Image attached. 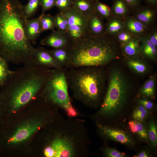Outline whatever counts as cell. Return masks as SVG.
I'll list each match as a JSON object with an SVG mask.
<instances>
[{"instance_id":"52a82bcc","label":"cell","mask_w":157,"mask_h":157,"mask_svg":"<svg viewBox=\"0 0 157 157\" xmlns=\"http://www.w3.org/2000/svg\"><path fill=\"white\" fill-rule=\"evenodd\" d=\"M130 88L121 70L114 69L110 74L108 85L99 110L89 116L96 124L108 125L111 120L121 114L126 104Z\"/></svg>"},{"instance_id":"1f68e13d","label":"cell","mask_w":157,"mask_h":157,"mask_svg":"<svg viewBox=\"0 0 157 157\" xmlns=\"http://www.w3.org/2000/svg\"><path fill=\"white\" fill-rule=\"evenodd\" d=\"M13 71L10 70L8 64L3 60H0V85L8 78Z\"/></svg>"},{"instance_id":"836d02e7","label":"cell","mask_w":157,"mask_h":157,"mask_svg":"<svg viewBox=\"0 0 157 157\" xmlns=\"http://www.w3.org/2000/svg\"><path fill=\"white\" fill-rule=\"evenodd\" d=\"M121 47L130 41L134 37L129 32L124 30L115 36Z\"/></svg>"},{"instance_id":"8d00e7d4","label":"cell","mask_w":157,"mask_h":157,"mask_svg":"<svg viewBox=\"0 0 157 157\" xmlns=\"http://www.w3.org/2000/svg\"><path fill=\"white\" fill-rule=\"evenodd\" d=\"M151 41L156 47L157 46V31L156 28H150L147 33Z\"/></svg>"},{"instance_id":"d6a6232c","label":"cell","mask_w":157,"mask_h":157,"mask_svg":"<svg viewBox=\"0 0 157 157\" xmlns=\"http://www.w3.org/2000/svg\"><path fill=\"white\" fill-rule=\"evenodd\" d=\"M103 155L107 157H124L126 154L124 152L110 147L104 146L101 148Z\"/></svg>"},{"instance_id":"8fae6325","label":"cell","mask_w":157,"mask_h":157,"mask_svg":"<svg viewBox=\"0 0 157 157\" xmlns=\"http://www.w3.org/2000/svg\"><path fill=\"white\" fill-rule=\"evenodd\" d=\"M32 63L47 69L62 68L56 63L49 50L42 47L35 48Z\"/></svg>"},{"instance_id":"e0dca14e","label":"cell","mask_w":157,"mask_h":157,"mask_svg":"<svg viewBox=\"0 0 157 157\" xmlns=\"http://www.w3.org/2000/svg\"><path fill=\"white\" fill-rule=\"evenodd\" d=\"M40 17L30 19L26 22L25 31L28 39L33 44H36V40L42 32L40 25Z\"/></svg>"},{"instance_id":"74e56055","label":"cell","mask_w":157,"mask_h":157,"mask_svg":"<svg viewBox=\"0 0 157 157\" xmlns=\"http://www.w3.org/2000/svg\"><path fill=\"white\" fill-rule=\"evenodd\" d=\"M138 103L148 111L151 110L154 108L153 103L148 99L144 98L140 99L138 100Z\"/></svg>"},{"instance_id":"277c9868","label":"cell","mask_w":157,"mask_h":157,"mask_svg":"<svg viewBox=\"0 0 157 157\" xmlns=\"http://www.w3.org/2000/svg\"><path fill=\"white\" fill-rule=\"evenodd\" d=\"M23 7L18 0H0V55L8 64L32 63L35 48L25 34Z\"/></svg>"},{"instance_id":"ac0fdd59","label":"cell","mask_w":157,"mask_h":157,"mask_svg":"<svg viewBox=\"0 0 157 157\" xmlns=\"http://www.w3.org/2000/svg\"><path fill=\"white\" fill-rule=\"evenodd\" d=\"M140 55L150 60L156 59L157 47L151 42L147 33L140 37Z\"/></svg>"},{"instance_id":"3957f363","label":"cell","mask_w":157,"mask_h":157,"mask_svg":"<svg viewBox=\"0 0 157 157\" xmlns=\"http://www.w3.org/2000/svg\"><path fill=\"white\" fill-rule=\"evenodd\" d=\"M51 69L31 63L12 71L0 85V124L9 121L37 97Z\"/></svg>"},{"instance_id":"5b68a950","label":"cell","mask_w":157,"mask_h":157,"mask_svg":"<svg viewBox=\"0 0 157 157\" xmlns=\"http://www.w3.org/2000/svg\"><path fill=\"white\" fill-rule=\"evenodd\" d=\"M102 67L66 69L69 88L73 98L90 108L99 109L105 94L106 73Z\"/></svg>"},{"instance_id":"7c38bea8","label":"cell","mask_w":157,"mask_h":157,"mask_svg":"<svg viewBox=\"0 0 157 157\" xmlns=\"http://www.w3.org/2000/svg\"><path fill=\"white\" fill-rule=\"evenodd\" d=\"M40 42L42 45L58 48L69 46L71 41L66 33L55 30Z\"/></svg>"},{"instance_id":"d6986e66","label":"cell","mask_w":157,"mask_h":157,"mask_svg":"<svg viewBox=\"0 0 157 157\" xmlns=\"http://www.w3.org/2000/svg\"><path fill=\"white\" fill-rule=\"evenodd\" d=\"M124 30V19L113 16L105 24V35L115 36Z\"/></svg>"},{"instance_id":"4316f807","label":"cell","mask_w":157,"mask_h":157,"mask_svg":"<svg viewBox=\"0 0 157 157\" xmlns=\"http://www.w3.org/2000/svg\"><path fill=\"white\" fill-rule=\"evenodd\" d=\"M147 129L148 140L151 146L156 148L157 145V127L156 122L153 119L149 120Z\"/></svg>"},{"instance_id":"8992f818","label":"cell","mask_w":157,"mask_h":157,"mask_svg":"<svg viewBox=\"0 0 157 157\" xmlns=\"http://www.w3.org/2000/svg\"><path fill=\"white\" fill-rule=\"evenodd\" d=\"M105 35H89L69 46L71 58L67 69L73 68L103 67L115 58L117 50L113 40Z\"/></svg>"},{"instance_id":"f6af8a7d","label":"cell","mask_w":157,"mask_h":157,"mask_svg":"<svg viewBox=\"0 0 157 157\" xmlns=\"http://www.w3.org/2000/svg\"><path fill=\"white\" fill-rule=\"evenodd\" d=\"M28 1L29 0H27Z\"/></svg>"},{"instance_id":"9a60e30c","label":"cell","mask_w":157,"mask_h":157,"mask_svg":"<svg viewBox=\"0 0 157 157\" xmlns=\"http://www.w3.org/2000/svg\"><path fill=\"white\" fill-rule=\"evenodd\" d=\"M156 8L155 7L148 5L144 6H140L134 11L135 13L133 17L150 28V27L153 23L156 18Z\"/></svg>"},{"instance_id":"f35d334b","label":"cell","mask_w":157,"mask_h":157,"mask_svg":"<svg viewBox=\"0 0 157 157\" xmlns=\"http://www.w3.org/2000/svg\"><path fill=\"white\" fill-rule=\"evenodd\" d=\"M132 10L134 11L140 7L141 0H124Z\"/></svg>"},{"instance_id":"44dd1931","label":"cell","mask_w":157,"mask_h":157,"mask_svg":"<svg viewBox=\"0 0 157 157\" xmlns=\"http://www.w3.org/2000/svg\"><path fill=\"white\" fill-rule=\"evenodd\" d=\"M156 78L151 76L144 83L140 89L139 95L147 99H154L155 97Z\"/></svg>"},{"instance_id":"d590c367","label":"cell","mask_w":157,"mask_h":157,"mask_svg":"<svg viewBox=\"0 0 157 157\" xmlns=\"http://www.w3.org/2000/svg\"><path fill=\"white\" fill-rule=\"evenodd\" d=\"M56 0H40V6H41L43 15L47 10L55 6Z\"/></svg>"},{"instance_id":"83f0119b","label":"cell","mask_w":157,"mask_h":157,"mask_svg":"<svg viewBox=\"0 0 157 157\" xmlns=\"http://www.w3.org/2000/svg\"><path fill=\"white\" fill-rule=\"evenodd\" d=\"M27 3L23 5L24 14L29 19L36 12L40 6V0H29Z\"/></svg>"},{"instance_id":"484cf974","label":"cell","mask_w":157,"mask_h":157,"mask_svg":"<svg viewBox=\"0 0 157 157\" xmlns=\"http://www.w3.org/2000/svg\"><path fill=\"white\" fill-rule=\"evenodd\" d=\"M94 10L103 19L108 20L113 16L111 8L100 1L95 2Z\"/></svg>"},{"instance_id":"ab89813d","label":"cell","mask_w":157,"mask_h":157,"mask_svg":"<svg viewBox=\"0 0 157 157\" xmlns=\"http://www.w3.org/2000/svg\"><path fill=\"white\" fill-rule=\"evenodd\" d=\"M150 154L146 150H142L134 156V157H149Z\"/></svg>"},{"instance_id":"5bb4252c","label":"cell","mask_w":157,"mask_h":157,"mask_svg":"<svg viewBox=\"0 0 157 157\" xmlns=\"http://www.w3.org/2000/svg\"><path fill=\"white\" fill-rule=\"evenodd\" d=\"M150 28L133 16L128 15L124 18V30L134 37H140L147 34Z\"/></svg>"},{"instance_id":"cb8c5ba5","label":"cell","mask_w":157,"mask_h":157,"mask_svg":"<svg viewBox=\"0 0 157 157\" xmlns=\"http://www.w3.org/2000/svg\"><path fill=\"white\" fill-rule=\"evenodd\" d=\"M111 9L114 16L124 19L131 10L124 0H113Z\"/></svg>"},{"instance_id":"b9f144b4","label":"cell","mask_w":157,"mask_h":157,"mask_svg":"<svg viewBox=\"0 0 157 157\" xmlns=\"http://www.w3.org/2000/svg\"><path fill=\"white\" fill-rule=\"evenodd\" d=\"M90 0L93 1L94 2H96L97 1H99V0Z\"/></svg>"},{"instance_id":"30bf717a","label":"cell","mask_w":157,"mask_h":157,"mask_svg":"<svg viewBox=\"0 0 157 157\" xmlns=\"http://www.w3.org/2000/svg\"><path fill=\"white\" fill-rule=\"evenodd\" d=\"M96 124L97 133L104 141L112 140L129 147L135 145V140L124 130L109 125L98 123Z\"/></svg>"},{"instance_id":"f1b7e54d","label":"cell","mask_w":157,"mask_h":157,"mask_svg":"<svg viewBox=\"0 0 157 157\" xmlns=\"http://www.w3.org/2000/svg\"><path fill=\"white\" fill-rule=\"evenodd\" d=\"M40 25L42 32L47 30H54L55 28L54 17L49 14L40 16Z\"/></svg>"},{"instance_id":"7a4b0ae2","label":"cell","mask_w":157,"mask_h":157,"mask_svg":"<svg viewBox=\"0 0 157 157\" xmlns=\"http://www.w3.org/2000/svg\"><path fill=\"white\" fill-rule=\"evenodd\" d=\"M90 142L84 119L63 117L38 133L32 143L31 157H86Z\"/></svg>"},{"instance_id":"ba28073f","label":"cell","mask_w":157,"mask_h":157,"mask_svg":"<svg viewBox=\"0 0 157 157\" xmlns=\"http://www.w3.org/2000/svg\"><path fill=\"white\" fill-rule=\"evenodd\" d=\"M68 90L66 69H51L36 98L52 106L63 110L68 117L75 118L83 115L72 104Z\"/></svg>"},{"instance_id":"6da1fadb","label":"cell","mask_w":157,"mask_h":157,"mask_svg":"<svg viewBox=\"0 0 157 157\" xmlns=\"http://www.w3.org/2000/svg\"><path fill=\"white\" fill-rule=\"evenodd\" d=\"M59 110L36 98L0 124V157H31L35 136L46 125L63 117Z\"/></svg>"},{"instance_id":"e575fe53","label":"cell","mask_w":157,"mask_h":157,"mask_svg":"<svg viewBox=\"0 0 157 157\" xmlns=\"http://www.w3.org/2000/svg\"><path fill=\"white\" fill-rule=\"evenodd\" d=\"M55 6L58 9L59 12L64 11L72 6L71 0H56Z\"/></svg>"},{"instance_id":"603a6c76","label":"cell","mask_w":157,"mask_h":157,"mask_svg":"<svg viewBox=\"0 0 157 157\" xmlns=\"http://www.w3.org/2000/svg\"><path fill=\"white\" fill-rule=\"evenodd\" d=\"M142 122L133 119L128 122V127L132 133L136 134L141 140L147 141V129Z\"/></svg>"},{"instance_id":"7402d4cb","label":"cell","mask_w":157,"mask_h":157,"mask_svg":"<svg viewBox=\"0 0 157 157\" xmlns=\"http://www.w3.org/2000/svg\"><path fill=\"white\" fill-rule=\"evenodd\" d=\"M140 37H134L123 47L122 51L128 58L139 56L140 53Z\"/></svg>"},{"instance_id":"7bdbcfd3","label":"cell","mask_w":157,"mask_h":157,"mask_svg":"<svg viewBox=\"0 0 157 157\" xmlns=\"http://www.w3.org/2000/svg\"><path fill=\"white\" fill-rule=\"evenodd\" d=\"M0 60H3L0 55Z\"/></svg>"},{"instance_id":"ffe728a7","label":"cell","mask_w":157,"mask_h":157,"mask_svg":"<svg viewBox=\"0 0 157 157\" xmlns=\"http://www.w3.org/2000/svg\"><path fill=\"white\" fill-rule=\"evenodd\" d=\"M126 64L128 67L135 73L139 75L146 74L149 68L148 65L139 56L128 58Z\"/></svg>"},{"instance_id":"9c48e42d","label":"cell","mask_w":157,"mask_h":157,"mask_svg":"<svg viewBox=\"0 0 157 157\" xmlns=\"http://www.w3.org/2000/svg\"><path fill=\"white\" fill-rule=\"evenodd\" d=\"M60 12L67 19L68 25L66 33L71 43L90 35L87 26V17L82 13L73 6Z\"/></svg>"},{"instance_id":"ee69618b","label":"cell","mask_w":157,"mask_h":157,"mask_svg":"<svg viewBox=\"0 0 157 157\" xmlns=\"http://www.w3.org/2000/svg\"><path fill=\"white\" fill-rule=\"evenodd\" d=\"M72 0V1H73V0Z\"/></svg>"},{"instance_id":"60d3db41","label":"cell","mask_w":157,"mask_h":157,"mask_svg":"<svg viewBox=\"0 0 157 157\" xmlns=\"http://www.w3.org/2000/svg\"><path fill=\"white\" fill-rule=\"evenodd\" d=\"M148 5L156 7L157 4V0H144Z\"/></svg>"},{"instance_id":"f546056e","label":"cell","mask_w":157,"mask_h":157,"mask_svg":"<svg viewBox=\"0 0 157 157\" xmlns=\"http://www.w3.org/2000/svg\"><path fill=\"white\" fill-rule=\"evenodd\" d=\"M54 17L55 28H57V30L66 33L68 23L66 17L61 12H59Z\"/></svg>"},{"instance_id":"2e32d148","label":"cell","mask_w":157,"mask_h":157,"mask_svg":"<svg viewBox=\"0 0 157 157\" xmlns=\"http://www.w3.org/2000/svg\"><path fill=\"white\" fill-rule=\"evenodd\" d=\"M49 51L59 67L67 69L71 58L69 46L53 48Z\"/></svg>"},{"instance_id":"4dcf8cb0","label":"cell","mask_w":157,"mask_h":157,"mask_svg":"<svg viewBox=\"0 0 157 157\" xmlns=\"http://www.w3.org/2000/svg\"><path fill=\"white\" fill-rule=\"evenodd\" d=\"M148 111L143 106L139 104L133 112V119L143 122L147 117Z\"/></svg>"},{"instance_id":"d4e9b609","label":"cell","mask_w":157,"mask_h":157,"mask_svg":"<svg viewBox=\"0 0 157 157\" xmlns=\"http://www.w3.org/2000/svg\"><path fill=\"white\" fill-rule=\"evenodd\" d=\"M72 1V6L86 17L94 11L95 2L90 0H74Z\"/></svg>"},{"instance_id":"4fadbf2b","label":"cell","mask_w":157,"mask_h":157,"mask_svg":"<svg viewBox=\"0 0 157 157\" xmlns=\"http://www.w3.org/2000/svg\"><path fill=\"white\" fill-rule=\"evenodd\" d=\"M87 26L90 35L93 37L105 35V24L103 19L94 11L87 17Z\"/></svg>"}]
</instances>
